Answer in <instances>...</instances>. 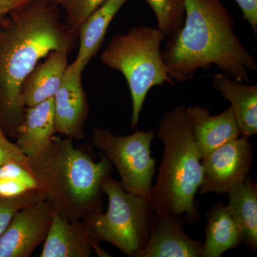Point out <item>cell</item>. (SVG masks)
<instances>
[{
    "label": "cell",
    "mask_w": 257,
    "mask_h": 257,
    "mask_svg": "<svg viewBox=\"0 0 257 257\" xmlns=\"http://www.w3.org/2000/svg\"><path fill=\"white\" fill-rule=\"evenodd\" d=\"M84 69L75 62L69 64L53 97L55 133L76 140L84 138V125L89 114V103L82 82Z\"/></svg>",
    "instance_id": "30bf717a"
},
{
    "label": "cell",
    "mask_w": 257,
    "mask_h": 257,
    "mask_svg": "<svg viewBox=\"0 0 257 257\" xmlns=\"http://www.w3.org/2000/svg\"><path fill=\"white\" fill-rule=\"evenodd\" d=\"M201 257H219L242 243L241 232L226 205L216 202L207 214Z\"/></svg>",
    "instance_id": "ac0fdd59"
},
{
    "label": "cell",
    "mask_w": 257,
    "mask_h": 257,
    "mask_svg": "<svg viewBox=\"0 0 257 257\" xmlns=\"http://www.w3.org/2000/svg\"><path fill=\"white\" fill-rule=\"evenodd\" d=\"M156 136L163 143L164 150L149 199L152 210L182 216L194 224L200 218L195 197L202 184L203 168L185 106L180 104L162 115Z\"/></svg>",
    "instance_id": "277c9868"
},
{
    "label": "cell",
    "mask_w": 257,
    "mask_h": 257,
    "mask_svg": "<svg viewBox=\"0 0 257 257\" xmlns=\"http://www.w3.org/2000/svg\"><path fill=\"white\" fill-rule=\"evenodd\" d=\"M107 196L106 212L94 213L82 219L93 248L101 256H109L99 242L114 245L123 254L137 257L148 242L154 213L147 198L126 192L119 181L109 175L103 187Z\"/></svg>",
    "instance_id": "8992f818"
},
{
    "label": "cell",
    "mask_w": 257,
    "mask_h": 257,
    "mask_svg": "<svg viewBox=\"0 0 257 257\" xmlns=\"http://www.w3.org/2000/svg\"><path fill=\"white\" fill-rule=\"evenodd\" d=\"M53 97L25 109L17 128L16 145L29 160L42 156L55 136Z\"/></svg>",
    "instance_id": "7c38bea8"
},
{
    "label": "cell",
    "mask_w": 257,
    "mask_h": 257,
    "mask_svg": "<svg viewBox=\"0 0 257 257\" xmlns=\"http://www.w3.org/2000/svg\"><path fill=\"white\" fill-rule=\"evenodd\" d=\"M41 257H89L92 240L82 220H69L53 208L52 221Z\"/></svg>",
    "instance_id": "5bb4252c"
},
{
    "label": "cell",
    "mask_w": 257,
    "mask_h": 257,
    "mask_svg": "<svg viewBox=\"0 0 257 257\" xmlns=\"http://www.w3.org/2000/svg\"><path fill=\"white\" fill-rule=\"evenodd\" d=\"M32 191L38 192V186L28 158L0 166V195L14 197Z\"/></svg>",
    "instance_id": "ffe728a7"
},
{
    "label": "cell",
    "mask_w": 257,
    "mask_h": 257,
    "mask_svg": "<svg viewBox=\"0 0 257 257\" xmlns=\"http://www.w3.org/2000/svg\"><path fill=\"white\" fill-rule=\"evenodd\" d=\"M28 158L22 153L16 144L11 143L0 124V166L12 160Z\"/></svg>",
    "instance_id": "cb8c5ba5"
},
{
    "label": "cell",
    "mask_w": 257,
    "mask_h": 257,
    "mask_svg": "<svg viewBox=\"0 0 257 257\" xmlns=\"http://www.w3.org/2000/svg\"><path fill=\"white\" fill-rule=\"evenodd\" d=\"M43 199L37 191L25 193L14 197L0 195V236L3 235L13 216L23 208L32 205Z\"/></svg>",
    "instance_id": "603a6c76"
},
{
    "label": "cell",
    "mask_w": 257,
    "mask_h": 257,
    "mask_svg": "<svg viewBox=\"0 0 257 257\" xmlns=\"http://www.w3.org/2000/svg\"><path fill=\"white\" fill-rule=\"evenodd\" d=\"M128 0H106L81 25L78 30L79 50L74 62L85 69L100 50L113 19Z\"/></svg>",
    "instance_id": "e0dca14e"
},
{
    "label": "cell",
    "mask_w": 257,
    "mask_h": 257,
    "mask_svg": "<svg viewBox=\"0 0 257 257\" xmlns=\"http://www.w3.org/2000/svg\"><path fill=\"white\" fill-rule=\"evenodd\" d=\"M68 55L63 51H52L43 62L37 64L22 87V102L25 107L54 97L68 67Z\"/></svg>",
    "instance_id": "9a60e30c"
},
{
    "label": "cell",
    "mask_w": 257,
    "mask_h": 257,
    "mask_svg": "<svg viewBox=\"0 0 257 257\" xmlns=\"http://www.w3.org/2000/svg\"><path fill=\"white\" fill-rule=\"evenodd\" d=\"M213 87L231 103V111L241 135L257 134V86L250 85L223 73L212 77Z\"/></svg>",
    "instance_id": "2e32d148"
},
{
    "label": "cell",
    "mask_w": 257,
    "mask_h": 257,
    "mask_svg": "<svg viewBox=\"0 0 257 257\" xmlns=\"http://www.w3.org/2000/svg\"><path fill=\"white\" fill-rule=\"evenodd\" d=\"M253 162V145L241 135L211 150L202 158L203 180L199 192L225 194L248 177Z\"/></svg>",
    "instance_id": "ba28073f"
},
{
    "label": "cell",
    "mask_w": 257,
    "mask_h": 257,
    "mask_svg": "<svg viewBox=\"0 0 257 257\" xmlns=\"http://www.w3.org/2000/svg\"><path fill=\"white\" fill-rule=\"evenodd\" d=\"M67 15L66 23L77 31L81 25L106 0H55Z\"/></svg>",
    "instance_id": "7402d4cb"
},
{
    "label": "cell",
    "mask_w": 257,
    "mask_h": 257,
    "mask_svg": "<svg viewBox=\"0 0 257 257\" xmlns=\"http://www.w3.org/2000/svg\"><path fill=\"white\" fill-rule=\"evenodd\" d=\"M77 31L60 19L55 0H33L15 8L0 23V124L15 138L25 107V79L52 51L70 54Z\"/></svg>",
    "instance_id": "6da1fadb"
},
{
    "label": "cell",
    "mask_w": 257,
    "mask_h": 257,
    "mask_svg": "<svg viewBox=\"0 0 257 257\" xmlns=\"http://www.w3.org/2000/svg\"><path fill=\"white\" fill-rule=\"evenodd\" d=\"M156 16L159 30L165 37L183 26L185 20L184 0H146Z\"/></svg>",
    "instance_id": "44dd1931"
},
{
    "label": "cell",
    "mask_w": 257,
    "mask_h": 257,
    "mask_svg": "<svg viewBox=\"0 0 257 257\" xmlns=\"http://www.w3.org/2000/svg\"><path fill=\"white\" fill-rule=\"evenodd\" d=\"M188 123L202 158L211 150L241 136L231 108L217 115L202 106L186 107Z\"/></svg>",
    "instance_id": "4fadbf2b"
},
{
    "label": "cell",
    "mask_w": 257,
    "mask_h": 257,
    "mask_svg": "<svg viewBox=\"0 0 257 257\" xmlns=\"http://www.w3.org/2000/svg\"><path fill=\"white\" fill-rule=\"evenodd\" d=\"M226 194V205L241 232L242 243L257 250V184L248 177L243 182L233 186Z\"/></svg>",
    "instance_id": "d6986e66"
},
{
    "label": "cell",
    "mask_w": 257,
    "mask_h": 257,
    "mask_svg": "<svg viewBox=\"0 0 257 257\" xmlns=\"http://www.w3.org/2000/svg\"><path fill=\"white\" fill-rule=\"evenodd\" d=\"M29 161L38 192L64 217L80 221L103 211V187L112 170L104 155L95 161L72 139L55 136L45 154Z\"/></svg>",
    "instance_id": "3957f363"
},
{
    "label": "cell",
    "mask_w": 257,
    "mask_h": 257,
    "mask_svg": "<svg viewBox=\"0 0 257 257\" xmlns=\"http://www.w3.org/2000/svg\"><path fill=\"white\" fill-rule=\"evenodd\" d=\"M33 0H10L13 10L23 7L24 5H28Z\"/></svg>",
    "instance_id": "4316f807"
},
{
    "label": "cell",
    "mask_w": 257,
    "mask_h": 257,
    "mask_svg": "<svg viewBox=\"0 0 257 257\" xmlns=\"http://www.w3.org/2000/svg\"><path fill=\"white\" fill-rule=\"evenodd\" d=\"M12 10L13 8L10 0H0V23L6 18L7 15L9 14Z\"/></svg>",
    "instance_id": "484cf974"
},
{
    "label": "cell",
    "mask_w": 257,
    "mask_h": 257,
    "mask_svg": "<svg viewBox=\"0 0 257 257\" xmlns=\"http://www.w3.org/2000/svg\"><path fill=\"white\" fill-rule=\"evenodd\" d=\"M183 26L167 37L164 62L175 82H187L200 69L216 66L221 73L249 83L257 72L252 55L235 34V21L221 0H184Z\"/></svg>",
    "instance_id": "7a4b0ae2"
},
{
    "label": "cell",
    "mask_w": 257,
    "mask_h": 257,
    "mask_svg": "<svg viewBox=\"0 0 257 257\" xmlns=\"http://www.w3.org/2000/svg\"><path fill=\"white\" fill-rule=\"evenodd\" d=\"M183 216L154 213L150 237L137 257H199L202 242L184 229Z\"/></svg>",
    "instance_id": "8fae6325"
},
{
    "label": "cell",
    "mask_w": 257,
    "mask_h": 257,
    "mask_svg": "<svg viewBox=\"0 0 257 257\" xmlns=\"http://www.w3.org/2000/svg\"><path fill=\"white\" fill-rule=\"evenodd\" d=\"M242 13L243 20L247 22L257 35V0H234Z\"/></svg>",
    "instance_id": "d4e9b609"
},
{
    "label": "cell",
    "mask_w": 257,
    "mask_h": 257,
    "mask_svg": "<svg viewBox=\"0 0 257 257\" xmlns=\"http://www.w3.org/2000/svg\"><path fill=\"white\" fill-rule=\"evenodd\" d=\"M53 207L42 199L23 208L0 236V257H30L46 239Z\"/></svg>",
    "instance_id": "9c48e42d"
},
{
    "label": "cell",
    "mask_w": 257,
    "mask_h": 257,
    "mask_svg": "<svg viewBox=\"0 0 257 257\" xmlns=\"http://www.w3.org/2000/svg\"><path fill=\"white\" fill-rule=\"evenodd\" d=\"M165 38L158 28L141 25L116 34L101 54V62L121 72L127 82L133 101V130L138 126L149 91L155 86L175 84L162 57Z\"/></svg>",
    "instance_id": "5b68a950"
},
{
    "label": "cell",
    "mask_w": 257,
    "mask_h": 257,
    "mask_svg": "<svg viewBox=\"0 0 257 257\" xmlns=\"http://www.w3.org/2000/svg\"><path fill=\"white\" fill-rule=\"evenodd\" d=\"M155 136L156 128L119 136L108 128L95 127L92 144L116 167L126 192L149 199L156 167L151 150Z\"/></svg>",
    "instance_id": "52a82bcc"
}]
</instances>
